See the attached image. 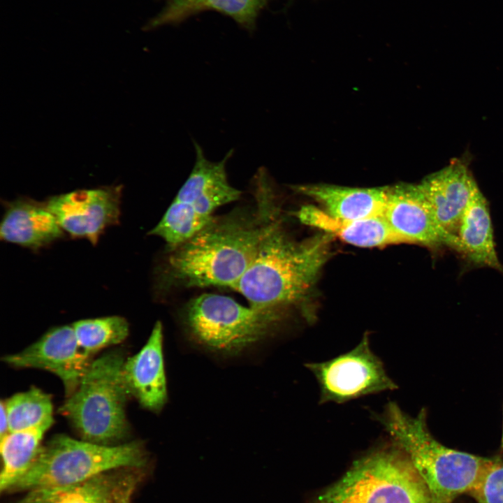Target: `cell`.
Masks as SVG:
<instances>
[{
	"mask_svg": "<svg viewBox=\"0 0 503 503\" xmlns=\"http://www.w3.org/2000/svg\"><path fill=\"white\" fill-rule=\"evenodd\" d=\"M271 189L256 186L261 210L235 212L213 219L198 233L177 247L168 258L169 274L187 286L234 289L253 261L261 242L274 221L270 210Z\"/></svg>",
	"mask_w": 503,
	"mask_h": 503,
	"instance_id": "obj_1",
	"label": "cell"
},
{
	"mask_svg": "<svg viewBox=\"0 0 503 503\" xmlns=\"http://www.w3.org/2000/svg\"><path fill=\"white\" fill-rule=\"evenodd\" d=\"M332 238L323 233L296 242L273 221L233 289L260 309L280 312L305 302L330 257Z\"/></svg>",
	"mask_w": 503,
	"mask_h": 503,
	"instance_id": "obj_2",
	"label": "cell"
},
{
	"mask_svg": "<svg viewBox=\"0 0 503 503\" xmlns=\"http://www.w3.org/2000/svg\"><path fill=\"white\" fill-rule=\"evenodd\" d=\"M425 416L422 410L412 417L389 402L377 419L410 460L425 483L432 503H453L472 490L491 459L443 445L430 434Z\"/></svg>",
	"mask_w": 503,
	"mask_h": 503,
	"instance_id": "obj_3",
	"label": "cell"
},
{
	"mask_svg": "<svg viewBox=\"0 0 503 503\" xmlns=\"http://www.w3.org/2000/svg\"><path fill=\"white\" fill-rule=\"evenodd\" d=\"M122 352H108L92 361L76 390L61 407L82 439L115 445L129 431L125 404L129 395Z\"/></svg>",
	"mask_w": 503,
	"mask_h": 503,
	"instance_id": "obj_4",
	"label": "cell"
},
{
	"mask_svg": "<svg viewBox=\"0 0 503 503\" xmlns=\"http://www.w3.org/2000/svg\"><path fill=\"white\" fill-rule=\"evenodd\" d=\"M145 460L138 442L103 445L57 435L41 446L31 467L10 490L74 484L112 470L141 469Z\"/></svg>",
	"mask_w": 503,
	"mask_h": 503,
	"instance_id": "obj_5",
	"label": "cell"
},
{
	"mask_svg": "<svg viewBox=\"0 0 503 503\" xmlns=\"http://www.w3.org/2000/svg\"><path fill=\"white\" fill-rule=\"evenodd\" d=\"M315 503H432L430 491L406 454L383 449L355 461Z\"/></svg>",
	"mask_w": 503,
	"mask_h": 503,
	"instance_id": "obj_6",
	"label": "cell"
},
{
	"mask_svg": "<svg viewBox=\"0 0 503 503\" xmlns=\"http://www.w3.org/2000/svg\"><path fill=\"white\" fill-rule=\"evenodd\" d=\"M281 318L276 310L243 306L233 298L205 293L186 311L191 334L201 344L226 353H236L267 336Z\"/></svg>",
	"mask_w": 503,
	"mask_h": 503,
	"instance_id": "obj_7",
	"label": "cell"
},
{
	"mask_svg": "<svg viewBox=\"0 0 503 503\" xmlns=\"http://www.w3.org/2000/svg\"><path fill=\"white\" fill-rule=\"evenodd\" d=\"M305 366L317 381L321 404H342L398 387L372 351L367 334L349 351L327 361L307 363Z\"/></svg>",
	"mask_w": 503,
	"mask_h": 503,
	"instance_id": "obj_8",
	"label": "cell"
},
{
	"mask_svg": "<svg viewBox=\"0 0 503 503\" xmlns=\"http://www.w3.org/2000/svg\"><path fill=\"white\" fill-rule=\"evenodd\" d=\"M121 195L122 186L78 189L52 196L45 204L63 230L95 245L106 227L117 223Z\"/></svg>",
	"mask_w": 503,
	"mask_h": 503,
	"instance_id": "obj_9",
	"label": "cell"
},
{
	"mask_svg": "<svg viewBox=\"0 0 503 503\" xmlns=\"http://www.w3.org/2000/svg\"><path fill=\"white\" fill-rule=\"evenodd\" d=\"M79 345L72 326L51 329L38 340L3 360L15 367L41 369L57 375L68 396L78 388L92 360Z\"/></svg>",
	"mask_w": 503,
	"mask_h": 503,
	"instance_id": "obj_10",
	"label": "cell"
},
{
	"mask_svg": "<svg viewBox=\"0 0 503 503\" xmlns=\"http://www.w3.org/2000/svg\"><path fill=\"white\" fill-rule=\"evenodd\" d=\"M383 216L407 243L456 249L457 238L439 226L418 184L388 187Z\"/></svg>",
	"mask_w": 503,
	"mask_h": 503,
	"instance_id": "obj_11",
	"label": "cell"
},
{
	"mask_svg": "<svg viewBox=\"0 0 503 503\" xmlns=\"http://www.w3.org/2000/svg\"><path fill=\"white\" fill-rule=\"evenodd\" d=\"M439 226L456 237L460 218L479 188L467 166L459 161L418 184Z\"/></svg>",
	"mask_w": 503,
	"mask_h": 503,
	"instance_id": "obj_12",
	"label": "cell"
},
{
	"mask_svg": "<svg viewBox=\"0 0 503 503\" xmlns=\"http://www.w3.org/2000/svg\"><path fill=\"white\" fill-rule=\"evenodd\" d=\"M140 469H116L74 484L32 489L18 503H118L133 495Z\"/></svg>",
	"mask_w": 503,
	"mask_h": 503,
	"instance_id": "obj_13",
	"label": "cell"
},
{
	"mask_svg": "<svg viewBox=\"0 0 503 503\" xmlns=\"http://www.w3.org/2000/svg\"><path fill=\"white\" fill-rule=\"evenodd\" d=\"M194 147V166L175 200L184 203L198 214L212 219V213L217 208L235 201L241 196L242 192L229 184L226 175V161L233 151L230 150L222 160L213 162L205 158L201 147L196 142Z\"/></svg>",
	"mask_w": 503,
	"mask_h": 503,
	"instance_id": "obj_14",
	"label": "cell"
},
{
	"mask_svg": "<svg viewBox=\"0 0 503 503\" xmlns=\"http://www.w3.org/2000/svg\"><path fill=\"white\" fill-rule=\"evenodd\" d=\"M162 325L157 321L144 347L125 360L124 381L129 395L145 408L157 411L167 400L162 351Z\"/></svg>",
	"mask_w": 503,
	"mask_h": 503,
	"instance_id": "obj_15",
	"label": "cell"
},
{
	"mask_svg": "<svg viewBox=\"0 0 503 503\" xmlns=\"http://www.w3.org/2000/svg\"><path fill=\"white\" fill-rule=\"evenodd\" d=\"M63 234V229L45 203L20 198L7 203L0 226L1 240L38 249Z\"/></svg>",
	"mask_w": 503,
	"mask_h": 503,
	"instance_id": "obj_16",
	"label": "cell"
},
{
	"mask_svg": "<svg viewBox=\"0 0 503 503\" xmlns=\"http://www.w3.org/2000/svg\"><path fill=\"white\" fill-rule=\"evenodd\" d=\"M301 223L360 247H381L407 243L388 224L384 216L344 220L330 216L323 210L305 205L296 212Z\"/></svg>",
	"mask_w": 503,
	"mask_h": 503,
	"instance_id": "obj_17",
	"label": "cell"
},
{
	"mask_svg": "<svg viewBox=\"0 0 503 503\" xmlns=\"http://www.w3.org/2000/svg\"><path fill=\"white\" fill-rule=\"evenodd\" d=\"M457 252L469 264L486 267L503 273L494 241L488 205L481 191L465 210L456 232Z\"/></svg>",
	"mask_w": 503,
	"mask_h": 503,
	"instance_id": "obj_18",
	"label": "cell"
},
{
	"mask_svg": "<svg viewBox=\"0 0 503 503\" xmlns=\"http://www.w3.org/2000/svg\"><path fill=\"white\" fill-rule=\"evenodd\" d=\"M297 191L319 203L330 216L356 220L383 216L388 187L357 188L327 184L302 185Z\"/></svg>",
	"mask_w": 503,
	"mask_h": 503,
	"instance_id": "obj_19",
	"label": "cell"
},
{
	"mask_svg": "<svg viewBox=\"0 0 503 503\" xmlns=\"http://www.w3.org/2000/svg\"><path fill=\"white\" fill-rule=\"evenodd\" d=\"M48 429L41 427L9 432L0 439L1 492L10 491L31 467L41 448L43 435Z\"/></svg>",
	"mask_w": 503,
	"mask_h": 503,
	"instance_id": "obj_20",
	"label": "cell"
},
{
	"mask_svg": "<svg viewBox=\"0 0 503 503\" xmlns=\"http://www.w3.org/2000/svg\"><path fill=\"white\" fill-rule=\"evenodd\" d=\"M269 0H168L165 8L150 23V27L176 22L204 10L220 11L252 27L258 12Z\"/></svg>",
	"mask_w": 503,
	"mask_h": 503,
	"instance_id": "obj_21",
	"label": "cell"
},
{
	"mask_svg": "<svg viewBox=\"0 0 503 503\" xmlns=\"http://www.w3.org/2000/svg\"><path fill=\"white\" fill-rule=\"evenodd\" d=\"M9 432L35 428H50L53 423L50 396L35 386L15 394L5 402Z\"/></svg>",
	"mask_w": 503,
	"mask_h": 503,
	"instance_id": "obj_22",
	"label": "cell"
},
{
	"mask_svg": "<svg viewBox=\"0 0 503 503\" xmlns=\"http://www.w3.org/2000/svg\"><path fill=\"white\" fill-rule=\"evenodd\" d=\"M80 347L89 355L124 340L129 323L119 316L78 321L72 325Z\"/></svg>",
	"mask_w": 503,
	"mask_h": 503,
	"instance_id": "obj_23",
	"label": "cell"
},
{
	"mask_svg": "<svg viewBox=\"0 0 503 503\" xmlns=\"http://www.w3.org/2000/svg\"><path fill=\"white\" fill-rule=\"evenodd\" d=\"M213 219L205 218L174 199L150 233L161 238L173 249L194 236Z\"/></svg>",
	"mask_w": 503,
	"mask_h": 503,
	"instance_id": "obj_24",
	"label": "cell"
},
{
	"mask_svg": "<svg viewBox=\"0 0 503 503\" xmlns=\"http://www.w3.org/2000/svg\"><path fill=\"white\" fill-rule=\"evenodd\" d=\"M469 494L476 503H503V461L491 459Z\"/></svg>",
	"mask_w": 503,
	"mask_h": 503,
	"instance_id": "obj_25",
	"label": "cell"
},
{
	"mask_svg": "<svg viewBox=\"0 0 503 503\" xmlns=\"http://www.w3.org/2000/svg\"><path fill=\"white\" fill-rule=\"evenodd\" d=\"M0 414V439L9 432L8 418L6 408L5 402L1 401Z\"/></svg>",
	"mask_w": 503,
	"mask_h": 503,
	"instance_id": "obj_26",
	"label": "cell"
},
{
	"mask_svg": "<svg viewBox=\"0 0 503 503\" xmlns=\"http://www.w3.org/2000/svg\"><path fill=\"white\" fill-rule=\"evenodd\" d=\"M131 496H132V495L128 496V497H125L124 499H123L122 500H121V501H120L119 502H118V503H130V502H131Z\"/></svg>",
	"mask_w": 503,
	"mask_h": 503,
	"instance_id": "obj_27",
	"label": "cell"
},
{
	"mask_svg": "<svg viewBox=\"0 0 503 503\" xmlns=\"http://www.w3.org/2000/svg\"><path fill=\"white\" fill-rule=\"evenodd\" d=\"M502 447L503 448V430H502Z\"/></svg>",
	"mask_w": 503,
	"mask_h": 503,
	"instance_id": "obj_28",
	"label": "cell"
}]
</instances>
